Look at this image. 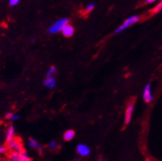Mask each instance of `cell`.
Listing matches in <instances>:
<instances>
[{
  "instance_id": "20",
  "label": "cell",
  "mask_w": 162,
  "mask_h": 161,
  "mask_svg": "<svg viewBox=\"0 0 162 161\" xmlns=\"http://www.w3.org/2000/svg\"><path fill=\"white\" fill-rule=\"evenodd\" d=\"M13 113H11V112H9V113H7L6 115H5V118H7V119H10L11 118V117L13 116Z\"/></svg>"
},
{
  "instance_id": "11",
  "label": "cell",
  "mask_w": 162,
  "mask_h": 161,
  "mask_svg": "<svg viewBox=\"0 0 162 161\" xmlns=\"http://www.w3.org/2000/svg\"><path fill=\"white\" fill-rule=\"evenodd\" d=\"M74 137H75V131L73 130L66 131L63 135V138L65 141H71L74 138Z\"/></svg>"
},
{
  "instance_id": "17",
  "label": "cell",
  "mask_w": 162,
  "mask_h": 161,
  "mask_svg": "<svg viewBox=\"0 0 162 161\" xmlns=\"http://www.w3.org/2000/svg\"><path fill=\"white\" fill-rule=\"evenodd\" d=\"M18 118H19V115L13 114V116H12L11 118H10V120H12V121H16V120H17Z\"/></svg>"
},
{
  "instance_id": "3",
  "label": "cell",
  "mask_w": 162,
  "mask_h": 161,
  "mask_svg": "<svg viewBox=\"0 0 162 161\" xmlns=\"http://www.w3.org/2000/svg\"><path fill=\"white\" fill-rule=\"evenodd\" d=\"M9 158L13 161H30L31 158L26 154L25 151H13L9 154Z\"/></svg>"
},
{
  "instance_id": "18",
  "label": "cell",
  "mask_w": 162,
  "mask_h": 161,
  "mask_svg": "<svg viewBox=\"0 0 162 161\" xmlns=\"http://www.w3.org/2000/svg\"><path fill=\"white\" fill-rule=\"evenodd\" d=\"M56 145H57V144H56V142H55V141H51V142L49 143V146L51 149H54V148H55V147H56Z\"/></svg>"
},
{
  "instance_id": "1",
  "label": "cell",
  "mask_w": 162,
  "mask_h": 161,
  "mask_svg": "<svg viewBox=\"0 0 162 161\" xmlns=\"http://www.w3.org/2000/svg\"><path fill=\"white\" fill-rule=\"evenodd\" d=\"M68 19L67 18H61L58 21H56L55 22L49 27V32L51 34H55V33H59L60 31H62L63 28L68 24Z\"/></svg>"
},
{
  "instance_id": "12",
  "label": "cell",
  "mask_w": 162,
  "mask_h": 161,
  "mask_svg": "<svg viewBox=\"0 0 162 161\" xmlns=\"http://www.w3.org/2000/svg\"><path fill=\"white\" fill-rule=\"evenodd\" d=\"M29 146H31V148H33V149H36V150H41V146L39 144L38 142L36 141V140H34V139H32L31 138L30 139V141H29Z\"/></svg>"
},
{
  "instance_id": "16",
  "label": "cell",
  "mask_w": 162,
  "mask_h": 161,
  "mask_svg": "<svg viewBox=\"0 0 162 161\" xmlns=\"http://www.w3.org/2000/svg\"><path fill=\"white\" fill-rule=\"evenodd\" d=\"M20 0H9V4L11 6H16L19 3Z\"/></svg>"
},
{
  "instance_id": "6",
  "label": "cell",
  "mask_w": 162,
  "mask_h": 161,
  "mask_svg": "<svg viewBox=\"0 0 162 161\" xmlns=\"http://www.w3.org/2000/svg\"><path fill=\"white\" fill-rule=\"evenodd\" d=\"M77 151L81 156H83V157L87 156L91 152L90 148L87 146H86V145H83V144H80V145L77 146Z\"/></svg>"
},
{
  "instance_id": "9",
  "label": "cell",
  "mask_w": 162,
  "mask_h": 161,
  "mask_svg": "<svg viewBox=\"0 0 162 161\" xmlns=\"http://www.w3.org/2000/svg\"><path fill=\"white\" fill-rule=\"evenodd\" d=\"M62 33L65 37H71L74 34V28L72 26L68 24L63 28Z\"/></svg>"
},
{
  "instance_id": "4",
  "label": "cell",
  "mask_w": 162,
  "mask_h": 161,
  "mask_svg": "<svg viewBox=\"0 0 162 161\" xmlns=\"http://www.w3.org/2000/svg\"><path fill=\"white\" fill-rule=\"evenodd\" d=\"M8 146L9 147V149H11L13 151H22V146L19 140L15 139L13 137L12 140L8 141Z\"/></svg>"
},
{
  "instance_id": "10",
  "label": "cell",
  "mask_w": 162,
  "mask_h": 161,
  "mask_svg": "<svg viewBox=\"0 0 162 161\" xmlns=\"http://www.w3.org/2000/svg\"><path fill=\"white\" fill-rule=\"evenodd\" d=\"M14 133H15V129L13 126H10L8 127V131H7V133H6V140L7 141L12 140L13 138L14 137Z\"/></svg>"
},
{
  "instance_id": "19",
  "label": "cell",
  "mask_w": 162,
  "mask_h": 161,
  "mask_svg": "<svg viewBox=\"0 0 162 161\" xmlns=\"http://www.w3.org/2000/svg\"><path fill=\"white\" fill-rule=\"evenodd\" d=\"M6 150H7L6 147H4V146H0V154L3 153H5Z\"/></svg>"
},
{
  "instance_id": "7",
  "label": "cell",
  "mask_w": 162,
  "mask_h": 161,
  "mask_svg": "<svg viewBox=\"0 0 162 161\" xmlns=\"http://www.w3.org/2000/svg\"><path fill=\"white\" fill-rule=\"evenodd\" d=\"M132 112H133V104H129L125 111V124H128L130 123L132 116Z\"/></svg>"
},
{
  "instance_id": "2",
  "label": "cell",
  "mask_w": 162,
  "mask_h": 161,
  "mask_svg": "<svg viewBox=\"0 0 162 161\" xmlns=\"http://www.w3.org/2000/svg\"><path fill=\"white\" fill-rule=\"evenodd\" d=\"M139 21H140V16H130V17L128 18L119 28H117L115 32L116 34H117V33H120V32L124 31L125 29L128 28L129 26H131L133 24L137 23L138 22H139Z\"/></svg>"
},
{
  "instance_id": "21",
  "label": "cell",
  "mask_w": 162,
  "mask_h": 161,
  "mask_svg": "<svg viewBox=\"0 0 162 161\" xmlns=\"http://www.w3.org/2000/svg\"><path fill=\"white\" fill-rule=\"evenodd\" d=\"M155 1L156 0H146V3H154Z\"/></svg>"
},
{
  "instance_id": "14",
  "label": "cell",
  "mask_w": 162,
  "mask_h": 161,
  "mask_svg": "<svg viewBox=\"0 0 162 161\" xmlns=\"http://www.w3.org/2000/svg\"><path fill=\"white\" fill-rule=\"evenodd\" d=\"M95 8V3H92L90 4L87 5V7L86 8V13H90L93 9Z\"/></svg>"
},
{
  "instance_id": "8",
  "label": "cell",
  "mask_w": 162,
  "mask_h": 161,
  "mask_svg": "<svg viewBox=\"0 0 162 161\" xmlns=\"http://www.w3.org/2000/svg\"><path fill=\"white\" fill-rule=\"evenodd\" d=\"M43 84L49 89H54V86L56 85V80L52 76H49L45 78Z\"/></svg>"
},
{
  "instance_id": "15",
  "label": "cell",
  "mask_w": 162,
  "mask_h": 161,
  "mask_svg": "<svg viewBox=\"0 0 162 161\" xmlns=\"http://www.w3.org/2000/svg\"><path fill=\"white\" fill-rule=\"evenodd\" d=\"M55 72H56V68H55V67H51L48 70V72H47L46 73L47 77H49V76H52L53 74L55 73Z\"/></svg>"
},
{
  "instance_id": "5",
  "label": "cell",
  "mask_w": 162,
  "mask_h": 161,
  "mask_svg": "<svg viewBox=\"0 0 162 161\" xmlns=\"http://www.w3.org/2000/svg\"><path fill=\"white\" fill-rule=\"evenodd\" d=\"M143 100L146 103H150L153 100V95L151 93V85L147 84L143 91Z\"/></svg>"
},
{
  "instance_id": "13",
  "label": "cell",
  "mask_w": 162,
  "mask_h": 161,
  "mask_svg": "<svg viewBox=\"0 0 162 161\" xmlns=\"http://www.w3.org/2000/svg\"><path fill=\"white\" fill-rule=\"evenodd\" d=\"M162 10V0L151 11V12L152 13V14H155V13H157V12H161Z\"/></svg>"
}]
</instances>
